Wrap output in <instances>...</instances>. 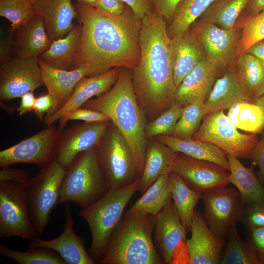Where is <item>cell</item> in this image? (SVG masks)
Returning a JSON list of instances; mask_svg holds the SVG:
<instances>
[{
    "label": "cell",
    "mask_w": 264,
    "mask_h": 264,
    "mask_svg": "<svg viewBox=\"0 0 264 264\" xmlns=\"http://www.w3.org/2000/svg\"><path fill=\"white\" fill-rule=\"evenodd\" d=\"M74 6L82 29L75 68L88 66L89 76L115 67L132 69L140 57L142 20L128 6L119 16L107 15L82 4Z\"/></svg>",
    "instance_id": "obj_1"
},
{
    "label": "cell",
    "mask_w": 264,
    "mask_h": 264,
    "mask_svg": "<svg viewBox=\"0 0 264 264\" xmlns=\"http://www.w3.org/2000/svg\"><path fill=\"white\" fill-rule=\"evenodd\" d=\"M140 57L132 77L138 102L146 116L153 120L174 103L171 39L163 17L155 10L142 19L139 34Z\"/></svg>",
    "instance_id": "obj_2"
},
{
    "label": "cell",
    "mask_w": 264,
    "mask_h": 264,
    "mask_svg": "<svg viewBox=\"0 0 264 264\" xmlns=\"http://www.w3.org/2000/svg\"><path fill=\"white\" fill-rule=\"evenodd\" d=\"M125 69H120L118 78L110 89L82 107L103 113L121 132L133 152L140 177L148 144L144 132L146 115L138 102L132 73Z\"/></svg>",
    "instance_id": "obj_3"
},
{
    "label": "cell",
    "mask_w": 264,
    "mask_h": 264,
    "mask_svg": "<svg viewBox=\"0 0 264 264\" xmlns=\"http://www.w3.org/2000/svg\"><path fill=\"white\" fill-rule=\"evenodd\" d=\"M155 216L125 212L111 234L100 264H162L152 239Z\"/></svg>",
    "instance_id": "obj_4"
},
{
    "label": "cell",
    "mask_w": 264,
    "mask_h": 264,
    "mask_svg": "<svg viewBox=\"0 0 264 264\" xmlns=\"http://www.w3.org/2000/svg\"><path fill=\"white\" fill-rule=\"evenodd\" d=\"M110 189L95 146L80 154L66 168L58 205L72 201L82 209Z\"/></svg>",
    "instance_id": "obj_5"
},
{
    "label": "cell",
    "mask_w": 264,
    "mask_h": 264,
    "mask_svg": "<svg viewBox=\"0 0 264 264\" xmlns=\"http://www.w3.org/2000/svg\"><path fill=\"white\" fill-rule=\"evenodd\" d=\"M139 179L123 187L110 189L87 207L80 216L88 223L91 235L88 253L95 262L102 257L113 231L121 220L124 209L137 191Z\"/></svg>",
    "instance_id": "obj_6"
},
{
    "label": "cell",
    "mask_w": 264,
    "mask_h": 264,
    "mask_svg": "<svg viewBox=\"0 0 264 264\" xmlns=\"http://www.w3.org/2000/svg\"><path fill=\"white\" fill-rule=\"evenodd\" d=\"M66 169L57 161L41 166L38 173L24 186L29 215L37 236L46 228L50 213L58 205Z\"/></svg>",
    "instance_id": "obj_7"
},
{
    "label": "cell",
    "mask_w": 264,
    "mask_h": 264,
    "mask_svg": "<svg viewBox=\"0 0 264 264\" xmlns=\"http://www.w3.org/2000/svg\"><path fill=\"white\" fill-rule=\"evenodd\" d=\"M97 147L110 189L123 187L140 178L135 159L129 143L111 122Z\"/></svg>",
    "instance_id": "obj_8"
},
{
    "label": "cell",
    "mask_w": 264,
    "mask_h": 264,
    "mask_svg": "<svg viewBox=\"0 0 264 264\" xmlns=\"http://www.w3.org/2000/svg\"><path fill=\"white\" fill-rule=\"evenodd\" d=\"M223 110L205 115L192 138L211 143L224 154L238 159H250L253 148L259 141L256 134L239 132Z\"/></svg>",
    "instance_id": "obj_9"
},
{
    "label": "cell",
    "mask_w": 264,
    "mask_h": 264,
    "mask_svg": "<svg viewBox=\"0 0 264 264\" xmlns=\"http://www.w3.org/2000/svg\"><path fill=\"white\" fill-rule=\"evenodd\" d=\"M37 233L31 220L24 186L0 182V238L31 240Z\"/></svg>",
    "instance_id": "obj_10"
},
{
    "label": "cell",
    "mask_w": 264,
    "mask_h": 264,
    "mask_svg": "<svg viewBox=\"0 0 264 264\" xmlns=\"http://www.w3.org/2000/svg\"><path fill=\"white\" fill-rule=\"evenodd\" d=\"M204 219L211 230L224 240L234 225L240 220L244 208L235 187L227 186L202 195Z\"/></svg>",
    "instance_id": "obj_11"
},
{
    "label": "cell",
    "mask_w": 264,
    "mask_h": 264,
    "mask_svg": "<svg viewBox=\"0 0 264 264\" xmlns=\"http://www.w3.org/2000/svg\"><path fill=\"white\" fill-rule=\"evenodd\" d=\"M192 25L191 30L201 44L207 61L221 70L230 66L237 57L240 29L235 26L224 29L202 21Z\"/></svg>",
    "instance_id": "obj_12"
},
{
    "label": "cell",
    "mask_w": 264,
    "mask_h": 264,
    "mask_svg": "<svg viewBox=\"0 0 264 264\" xmlns=\"http://www.w3.org/2000/svg\"><path fill=\"white\" fill-rule=\"evenodd\" d=\"M110 122H84L60 131L54 146L53 160L66 169L80 154L100 143Z\"/></svg>",
    "instance_id": "obj_13"
},
{
    "label": "cell",
    "mask_w": 264,
    "mask_h": 264,
    "mask_svg": "<svg viewBox=\"0 0 264 264\" xmlns=\"http://www.w3.org/2000/svg\"><path fill=\"white\" fill-rule=\"evenodd\" d=\"M38 58L13 57L0 63V98L8 101L44 86Z\"/></svg>",
    "instance_id": "obj_14"
},
{
    "label": "cell",
    "mask_w": 264,
    "mask_h": 264,
    "mask_svg": "<svg viewBox=\"0 0 264 264\" xmlns=\"http://www.w3.org/2000/svg\"><path fill=\"white\" fill-rule=\"evenodd\" d=\"M52 125L16 144L0 152V167H7L18 163L40 165L53 160L54 146L59 133Z\"/></svg>",
    "instance_id": "obj_15"
},
{
    "label": "cell",
    "mask_w": 264,
    "mask_h": 264,
    "mask_svg": "<svg viewBox=\"0 0 264 264\" xmlns=\"http://www.w3.org/2000/svg\"><path fill=\"white\" fill-rule=\"evenodd\" d=\"M173 172L191 189L203 194L227 186L229 171L216 163L176 153Z\"/></svg>",
    "instance_id": "obj_16"
},
{
    "label": "cell",
    "mask_w": 264,
    "mask_h": 264,
    "mask_svg": "<svg viewBox=\"0 0 264 264\" xmlns=\"http://www.w3.org/2000/svg\"><path fill=\"white\" fill-rule=\"evenodd\" d=\"M66 218L63 232L51 240H44L36 237L30 240L27 250L46 248L57 253L66 264H94L95 262L85 247L83 237L78 236L74 230V220L71 215L70 205L66 208Z\"/></svg>",
    "instance_id": "obj_17"
},
{
    "label": "cell",
    "mask_w": 264,
    "mask_h": 264,
    "mask_svg": "<svg viewBox=\"0 0 264 264\" xmlns=\"http://www.w3.org/2000/svg\"><path fill=\"white\" fill-rule=\"evenodd\" d=\"M119 71V68L115 67L99 75L82 78L76 85L67 101L56 111L45 115L44 125H53L66 114L82 107L92 97L107 91L116 81Z\"/></svg>",
    "instance_id": "obj_18"
},
{
    "label": "cell",
    "mask_w": 264,
    "mask_h": 264,
    "mask_svg": "<svg viewBox=\"0 0 264 264\" xmlns=\"http://www.w3.org/2000/svg\"><path fill=\"white\" fill-rule=\"evenodd\" d=\"M190 230L186 239L191 264H220L224 241L216 235L206 224L203 215L195 210Z\"/></svg>",
    "instance_id": "obj_19"
},
{
    "label": "cell",
    "mask_w": 264,
    "mask_h": 264,
    "mask_svg": "<svg viewBox=\"0 0 264 264\" xmlns=\"http://www.w3.org/2000/svg\"><path fill=\"white\" fill-rule=\"evenodd\" d=\"M222 70L204 59L183 79L176 92L174 103L182 107L204 103Z\"/></svg>",
    "instance_id": "obj_20"
},
{
    "label": "cell",
    "mask_w": 264,
    "mask_h": 264,
    "mask_svg": "<svg viewBox=\"0 0 264 264\" xmlns=\"http://www.w3.org/2000/svg\"><path fill=\"white\" fill-rule=\"evenodd\" d=\"M154 235L163 260L170 264L173 251L182 241L186 240L187 229L183 224L172 198L155 216Z\"/></svg>",
    "instance_id": "obj_21"
},
{
    "label": "cell",
    "mask_w": 264,
    "mask_h": 264,
    "mask_svg": "<svg viewBox=\"0 0 264 264\" xmlns=\"http://www.w3.org/2000/svg\"><path fill=\"white\" fill-rule=\"evenodd\" d=\"M37 15L44 20L52 41L65 36L73 27L77 12L71 0H32Z\"/></svg>",
    "instance_id": "obj_22"
},
{
    "label": "cell",
    "mask_w": 264,
    "mask_h": 264,
    "mask_svg": "<svg viewBox=\"0 0 264 264\" xmlns=\"http://www.w3.org/2000/svg\"><path fill=\"white\" fill-rule=\"evenodd\" d=\"M38 62L44 86L55 100L54 112L69 99L79 81L85 77L89 76V69L87 66L65 70L51 66L39 58Z\"/></svg>",
    "instance_id": "obj_23"
},
{
    "label": "cell",
    "mask_w": 264,
    "mask_h": 264,
    "mask_svg": "<svg viewBox=\"0 0 264 264\" xmlns=\"http://www.w3.org/2000/svg\"><path fill=\"white\" fill-rule=\"evenodd\" d=\"M14 33L13 57L20 59L39 58L52 42L38 15Z\"/></svg>",
    "instance_id": "obj_24"
},
{
    "label": "cell",
    "mask_w": 264,
    "mask_h": 264,
    "mask_svg": "<svg viewBox=\"0 0 264 264\" xmlns=\"http://www.w3.org/2000/svg\"><path fill=\"white\" fill-rule=\"evenodd\" d=\"M175 83L179 86L183 79L201 61L206 59L204 50L190 29L171 38Z\"/></svg>",
    "instance_id": "obj_25"
},
{
    "label": "cell",
    "mask_w": 264,
    "mask_h": 264,
    "mask_svg": "<svg viewBox=\"0 0 264 264\" xmlns=\"http://www.w3.org/2000/svg\"><path fill=\"white\" fill-rule=\"evenodd\" d=\"M176 154L155 137L152 138L147 144L137 191L143 194L160 176L172 172Z\"/></svg>",
    "instance_id": "obj_26"
},
{
    "label": "cell",
    "mask_w": 264,
    "mask_h": 264,
    "mask_svg": "<svg viewBox=\"0 0 264 264\" xmlns=\"http://www.w3.org/2000/svg\"><path fill=\"white\" fill-rule=\"evenodd\" d=\"M242 101L254 102L245 92L234 69H229L217 79L204 103L205 115L228 109L234 103Z\"/></svg>",
    "instance_id": "obj_27"
},
{
    "label": "cell",
    "mask_w": 264,
    "mask_h": 264,
    "mask_svg": "<svg viewBox=\"0 0 264 264\" xmlns=\"http://www.w3.org/2000/svg\"><path fill=\"white\" fill-rule=\"evenodd\" d=\"M155 138L175 153L208 161L229 170L226 155L215 145L192 138H181L172 135H160Z\"/></svg>",
    "instance_id": "obj_28"
},
{
    "label": "cell",
    "mask_w": 264,
    "mask_h": 264,
    "mask_svg": "<svg viewBox=\"0 0 264 264\" xmlns=\"http://www.w3.org/2000/svg\"><path fill=\"white\" fill-rule=\"evenodd\" d=\"M82 29L78 24L64 37L54 40L39 58L54 67L70 70L75 68V63L79 48Z\"/></svg>",
    "instance_id": "obj_29"
},
{
    "label": "cell",
    "mask_w": 264,
    "mask_h": 264,
    "mask_svg": "<svg viewBox=\"0 0 264 264\" xmlns=\"http://www.w3.org/2000/svg\"><path fill=\"white\" fill-rule=\"evenodd\" d=\"M229 166V180L238 191L244 205L264 200V186L255 173L253 165L244 166L239 159L226 155Z\"/></svg>",
    "instance_id": "obj_30"
},
{
    "label": "cell",
    "mask_w": 264,
    "mask_h": 264,
    "mask_svg": "<svg viewBox=\"0 0 264 264\" xmlns=\"http://www.w3.org/2000/svg\"><path fill=\"white\" fill-rule=\"evenodd\" d=\"M233 69L245 92L254 102L264 94V63L245 52L238 57Z\"/></svg>",
    "instance_id": "obj_31"
},
{
    "label": "cell",
    "mask_w": 264,
    "mask_h": 264,
    "mask_svg": "<svg viewBox=\"0 0 264 264\" xmlns=\"http://www.w3.org/2000/svg\"><path fill=\"white\" fill-rule=\"evenodd\" d=\"M172 199L180 220L187 230H190L195 207L202 194L191 189L176 173L169 175Z\"/></svg>",
    "instance_id": "obj_32"
},
{
    "label": "cell",
    "mask_w": 264,
    "mask_h": 264,
    "mask_svg": "<svg viewBox=\"0 0 264 264\" xmlns=\"http://www.w3.org/2000/svg\"><path fill=\"white\" fill-rule=\"evenodd\" d=\"M169 175L160 176L128 211L155 216L172 198Z\"/></svg>",
    "instance_id": "obj_33"
},
{
    "label": "cell",
    "mask_w": 264,
    "mask_h": 264,
    "mask_svg": "<svg viewBox=\"0 0 264 264\" xmlns=\"http://www.w3.org/2000/svg\"><path fill=\"white\" fill-rule=\"evenodd\" d=\"M227 115L238 129L255 134L264 130V110L254 102H236L228 109Z\"/></svg>",
    "instance_id": "obj_34"
},
{
    "label": "cell",
    "mask_w": 264,
    "mask_h": 264,
    "mask_svg": "<svg viewBox=\"0 0 264 264\" xmlns=\"http://www.w3.org/2000/svg\"><path fill=\"white\" fill-rule=\"evenodd\" d=\"M215 0H182L177 6L170 24L167 27L168 36L171 39L189 30Z\"/></svg>",
    "instance_id": "obj_35"
},
{
    "label": "cell",
    "mask_w": 264,
    "mask_h": 264,
    "mask_svg": "<svg viewBox=\"0 0 264 264\" xmlns=\"http://www.w3.org/2000/svg\"><path fill=\"white\" fill-rule=\"evenodd\" d=\"M249 0H215L200 17L202 21L228 29L235 26Z\"/></svg>",
    "instance_id": "obj_36"
},
{
    "label": "cell",
    "mask_w": 264,
    "mask_h": 264,
    "mask_svg": "<svg viewBox=\"0 0 264 264\" xmlns=\"http://www.w3.org/2000/svg\"><path fill=\"white\" fill-rule=\"evenodd\" d=\"M227 237L220 264H260L251 244L248 240L241 238L236 225L231 228Z\"/></svg>",
    "instance_id": "obj_37"
},
{
    "label": "cell",
    "mask_w": 264,
    "mask_h": 264,
    "mask_svg": "<svg viewBox=\"0 0 264 264\" xmlns=\"http://www.w3.org/2000/svg\"><path fill=\"white\" fill-rule=\"evenodd\" d=\"M0 254L19 264H66L57 253L46 248L22 251L0 244Z\"/></svg>",
    "instance_id": "obj_38"
},
{
    "label": "cell",
    "mask_w": 264,
    "mask_h": 264,
    "mask_svg": "<svg viewBox=\"0 0 264 264\" xmlns=\"http://www.w3.org/2000/svg\"><path fill=\"white\" fill-rule=\"evenodd\" d=\"M36 15L32 0L0 1V16L10 22L11 33L15 32Z\"/></svg>",
    "instance_id": "obj_39"
},
{
    "label": "cell",
    "mask_w": 264,
    "mask_h": 264,
    "mask_svg": "<svg viewBox=\"0 0 264 264\" xmlns=\"http://www.w3.org/2000/svg\"><path fill=\"white\" fill-rule=\"evenodd\" d=\"M203 104L198 102L184 107L171 135L181 138H192L205 116Z\"/></svg>",
    "instance_id": "obj_40"
},
{
    "label": "cell",
    "mask_w": 264,
    "mask_h": 264,
    "mask_svg": "<svg viewBox=\"0 0 264 264\" xmlns=\"http://www.w3.org/2000/svg\"><path fill=\"white\" fill-rule=\"evenodd\" d=\"M183 107L175 103L152 121L146 123L144 132L146 139L160 135H171L181 116Z\"/></svg>",
    "instance_id": "obj_41"
},
{
    "label": "cell",
    "mask_w": 264,
    "mask_h": 264,
    "mask_svg": "<svg viewBox=\"0 0 264 264\" xmlns=\"http://www.w3.org/2000/svg\"><path fill=\"white\" fill-rule=\"evenodd\" d=\"M242 27L237 49V57L254 44L264 40V9L257 14L247 17Z\"/></svg>",
    "instance_id": "obj_42"
},
{
    "label": "cell",
    "mask_w": 264,
    "mask_h": 264,
    "mask_svg": "<svg viewBox=\"0 0 264 264\" xmlns=\"http://www.w3.org/2000/svg\"><path fill=\"white\" fill-rule=\"evenodd\" d=\"M71 120H81L86 123L103 122L110 121V118L100 111L81 107L66 114L60 120V130Z\"/></svg>",
    "instance_id": "obj_43"
},
{
    "label": "cell",
    "mask_w": 264,
    "mask_h": 264,
    "mask_svg": "<svg viewBox=\"0 0 264 264\" xmlns=\"http://www.w3.org/2000/svg\"><path fill=\"white\" fill-rule=\"evenodd\" d=\"M240 221L246 228L264 227V200L244 205Z\"/></svg>",
    "instance_id": "obj_44"
},
{
    "label": "cell",
    "mask_w": 264,
    "mask_h": 264,
    "mask_svg": "<svg viewBox=\"0 0 264 264\" xmlns=\"http://www.w3.org/2000/svg\"><path fill=\"white\" fill-rule=\"evenodd\" d=\"M56 102L54 97L49 92L36 97L33 111L37 118L44 121L45 115L55 111Z\"/></svg>",
    "instance_id": "obj_45"
},
{
    "label": "cell",
    "mask_w": 264,
    "mask_h": 264,
    "mask_svg": "<svg viewBox=\"0 0 264 264\" xmlns=\"http://www.w3.org/2000/svg\"><path fill=\"white\" fill-rule=\"evenodd\" d=\"M248 230V241L251 244L260 264H264V227H251Z\"/></svg>",
    "instance_id": "obj_46"
},
{
    "label": "cell",
    "mask_w": 264,
    "mask_h": 264,
    "mask_svg": "<svg viewBox=\"0 0 264 264\" xmlns=\"http://www.w3.org/2000/svg\"><path fill=\"white\" fill-rule=\"evenodd\" d=\"M127 6L122 0H97L95 8L107 15L119 16L124 13Z\"/></svg>",
    "instance_id": "obj_47"
},
{
    "label": "cell",
    "mask_w": 264,
    "mask_h": 264,
    "mask_svg": "<svg viewBox=\"0 0 264 264\" xmlns=\"http://www.w3.org/2000/svg\"><path fill=\"white\" fill-rule=\"evenodd\" d=\"M250 159L252 164L258 167L257 176L264 186V135L257 142L251 153Z\"/></svg>",
    "instance_id": "obj_48"
},
{
    "label": "cell",
    "mask_w": 264,
    "mask_h": 264,
    "mask_svg": "<svg viewBox=\"0 0 264 264\" xmlns=\"http://www.w3.org/2000/svg\"><path fill=\"white\" fill-rule=\"evenodd\" d=\"M29 178V174L22 170L7 167L0 171V182L11 181L25 186Z\"/></svg>",
    "instance_id": "obj_49"
},
{
    "label": "cell",
    "mask_w": 264,
    "mask_h": 264,
    "mask_svg": "<svg viewBox=\"0 0 264 264\" xmlns=\"http://www.w3.org/2000/svg\"><path fill=\"white\" fill-rule=\"evenodd\" d=\"M139 19L154 10V0H122Z\"/></svg>",
    "instance_id": "obj_50"
},
{
    "label": "cell",
    "mask_w": 264,
    "mask_h": 264,
    "mask_svg": "<svg viewBox=\"0 0 264 264\" xmlns=\"http://www.w3.org/2000/svg\"><path fill=\"white\" fill-rule=\"evenodd\" d=\"M182 0H154V10L164 19L172 20L175 11Z\"/></svg>",
    "instance_id": "obj_51"
},
{
    "label": "cell",
    "mask_w": 264,
    "mask_h": 264,
    "mask_svg": "<svg viewBox=\"0 0 264 264\" xmlns=\"http://www.w3.org/2000/svg\"><path fill=\"white\" fill-rule=\"evenodd\" d=\"M186 240L180 242L175 247L170 264H191Z\"/></svg>",
    "instance_id": "obj_52"
},
{
    "label": "cell",
    "mask_w": 264,
    "mask_h": 264,
    "mask_svg": "<svg viewBox=\"0 0 264 264\" xmlns=\"http://www.w3.org/2000/svg\"><path fill=\"white\" fill-rule=\"evenodd\" d=\"M21 102L17 110L22 115L33 111L36 97L34 91H30L22 95Z\"/></svg>",
    "instance_id": "obj_53"
},
{
    "label": "cell",
    "mask_w": 264,
    "mask_h": 264,
    "mask_svg": "<svg viewBox=\"0 0 264 264\" xmlns=\"http://www.w3.org/2000/svg\"><path fill=\"white\" fill-rule=\"evenodd\" d=\"M14 36H10L0 44V63L13 57V47Z\"/></svg>",
    "instance_id": "obj_54"
},
{
    "label": "cell",
    "mask_w": 264,
    "mask_h": 264,
    "mask_svg": "<svg viewBox=\"0 0 264 264\" xmlns=\"http://www.w3.org/2000/svg\"><path fill=\"white\" fill-rule=\"evenodd\" d=\"M263 9H264V0H249L244 10L247 14V17H248L257 14Z\"/></svg>",
    "instance_id": "obj_55"
},
{
    "label": "cell",
    "mask_w": 264,
    "mask_h": 264,
    "mask_svg": "<svg viewBox=\"0 0 264 264\" xmlns=\"http://www.w3.org/2000/svg\"><path fill=\"white\" fill-rule=\"evenodd\" d=\"M245 52L252 55L264 63V40L253 44Z\"/></svg>",
    "instance_id": "obj_56"
},
{
    "label": "cell",
    "mask_w": 264,
    "mask_h": 264,
    "mask_svg": "<svg viewBox=\"0 0 264 264\" xmlns=\"http://www.w3.org/2000/svg\"><path fill=\"white\" fill-rule=\"evenodd\" d=\"M77 3L95 7L97 0H76Z\"/></svg>",
    "instance_id": "obj_57"
},
{
    "label": "cell",
    "mask_w": 264,
    "mask_h": 264,
    "mask_svg": "<svg viewBox=\"0 0 264 264\" xmlns=\"http://www.w3.org/2000/svg\"><path fill=\"white\" fill-rule=\"evenodd\" d=\"M254 103L261 106L264 110V94L255 100ZM261 134L262 136L264 135V130Z\"/></svg>",
    "instance_id": "obj_58"
},
{
    "label": "cell",
    "mask_w": 264,
    "mask_h": 264,
    "mask_svg": "<svg viewBox=\"0 0 264 264\" xmlns=\"http://www.w3.org/2000/svg\"><path fill=\"white\" fill-rule=\"evenodd\" d=\"M1 0H0V1H1Z\"/></svg>",
    "instance_id": "obj_59"
}]
</instances>
